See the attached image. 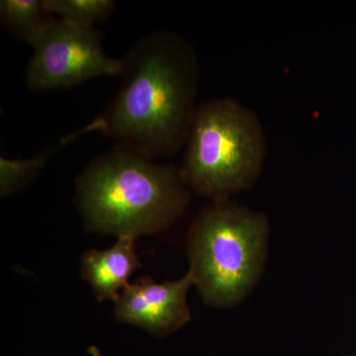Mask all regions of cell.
Segmentation results:
<instances>
[{"mask_svg": "<svg viewBox=\"0 0 356 356\" xmlns=\"http://www.w3.org/2000/svg\"><path fill=\"white\" fill-rule=\"evenodd\" d=\"M122 83L102 114L90 122L116 145L154 159L186 146L198 105V60L177 33L143 37L121 58Z\"/></svg>", "mask_w": 356, "mask_h": 356, "instance_id": "cell-1", "label": "cell"}, {"mask_svg": "<svg viewBox=\"0 0 356 356\" xmlns=\"http://www.w3.org/2000/svg\"><path fill=\"white\" fill-rule=\"evenodd\" d=\"M180 168L115 144L93 159L76 181L84 224L100 234L138 236L172 226L191 202Z\"/></svg>", "mask_w": 356, "mask_h": 356, "instance_id": "cell-2", "label": "cell"}, {"mask_svg": "<svg viewBox=\"0 0 356 356\" xmlns=\"http://www.w3.org/2000/svg\"><path fill=\"white\" fill-rule=\"evenodd\" d=\"M182 177L191 191L226 200L259 179L267 156L264 126L254 110L231 97L198 105L186 143Z\"/></svg>", "mask_w": 356, "mask_h": 356, "instance_id": "cell-3", "label": "cell"}, {"mask_svg": "<svg viewBox=\"0 0 356 356\" xmlns=\"http://www.w3.org/2000/svg\"><path fill=\"white\" fill-rule=\"evenodd\" d=\"M269 222L264 213L232 201H212L188 234L189 270L206 303L236 305L259 281Z\"/></svg>", "mask_w": 356, "mask_h": 356, "instance_id": "cell-4", "label": "cell"}, {"mask_svg": "<svg viewBox=\"0 0 356 356\" xmlns=\"http://www.w3.org/2000/svg\"><path fill=\"white\" fill-rule=\"evenodd\" d=\"M32 48L25 83L34 91L72 88L121 74V60L105 53L102 33L96 28L57 18Z\"/></svg>", "mask_w": 356, "mask_h": 356, "instance_id": "cell-5", "label": "cell"}, {"mask_svg": "<svg viewBox=\"0 0 356 356\" xmlns=\"http://www.w3.org/2000/svg\"><path fill=\"white\" fill-rule=\"evenodd\" d=\"M195 278L191 270L179 280L159 283L143 278L121 292L115 303L118 320L156 334L177 331L191 318L187 296Z\"/></svg>", "mask_w": 356, "mask_h": 356, "instance_id": "cell-6", "label": "cell"}, {"mask_svg": "<svg viewBox=\"0 0 356 356\" xmlns=\"http://www.w3.org/2000/svg\"><path fill=\"white\" fill-rule=\"evenodd\" d=\"M135 242L133 236H120L107 250H90L84 254L81 274L99 301H116L130 285L129 280L140 266Z\"/></svg>", "mask_w": 356, "mask_h": 356, "instance_id": "cell-7", "label": "cell"}, {"mask_svg": "<svg viewBox=\"0 0 356 356\" xmlns=\"http://www.w3.org/2000/svg\"><path fill=\"white\" fill-rule=\"evenodd\" d=\"M57 19L44 0H1L0 22L11 36L34 46Z\"/></svg>", "mask_w": 356, "mask_h": 356, "instance_id": "cell-8", "label": "cell"}, {"mask_svg": "<svg viewBox=\"0 0 356 356\" xmlns=\"http://www.w3.org/2000/svg\"><path fill=\"white\" fill-rule=\"evenodd\" d=\"M91 132L92 129L88 124L81 130L65 136L58 144L44 149L42 153L32 158L8 159L3 156H0V196L1 198L13 195L20 189L31 184L58 149L74 142L81 136Z\"/></svg>", "mask_w": 356, "mask_h": 356, "instance_id": "cell-9", "label": "cell"}, {"mask_svg": "<svg viewBox=\"0 0 356 356\" xmlns=\"http://www.w3.org/2000/svg\"><path fill=\"white\" fill-rule=\"evenodd\" d=\"M44 3L58 19L90 28L109 19L116 8L113 0H44Z\"/></svg>", "mask_w": 356, "mask_h": 356, "instance_id": "cell-10", "label": "cell"}]
</instances>
